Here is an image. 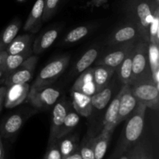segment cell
Segmentation results:
<instances>
[{
	"instance_id": "1",
	"label": "cell",
	"mask_w": 159,
	"mask_h": 159,
	"mask_svg": "<svg viewBox=\"0 0 159 159\" xmlns=\"http://www.w3.org/2000/svg\"><path fill=\"white\" fill-rule=\"evenodd\" d=\"M146 110L147 107L145 105L141 102L137 103L134 110L127 119L117 147L110 159H118L139 141L144 129Z\"/></svg>"
},
{
	"instance_id": "2",
	"label": "cell",
	"mask_w": 159,
	"mask_h": 159,
	"mask_svg": "<svg viewBox=\"0 0 159 159\" xmlns=\"http://www.w3.org/2000/svg\"><path fill=\"white\" fill-rule=\"evenodd\" d=\"M158 6L155 0H127L126 3L127 16L138 28L140 39L147 43H149V26Z\"/></svg>"
},
{
	"instance_id": "3",
	"label": "cell",
	"mask_w": 159,
	"mask_h": 159,
	"mask_svg": "<svg viewBox=\"0 0 159 159\" xmlns=\"http://www.w3.org/2000/svg\"><path fill=\"white\" fill-rule=\"evenodd\" d=\"M144 80L152 79L148 61V43L140 39L133 49L131 83Z\"/></svg>"
},
{
	"instance_id": "4",
	"label": "cell",
	"mask_w": 159,
	"mask_h": 159,
	"mask_svg": "<svg viewBox=\"0 0 159 159\" xmlns=\"http://www.w3.org/2000/svg\"><path fill=\"white\" fill-rule=\"evenodd\" d=\"M69 56H64L48 63L36 78L30 91L49 86L64 73L69 63Z\"/></svg>"
},
{
	"instance_id": "5",
	"label": "cell",
	"mask_w": 159,
	"mask_h": 159,
	"mask_svg": "<svg viewBox=\"0 0 159 159\" xmlns=\"http://www.w3.org/2000/svg\"><path fill=\"white\" fill-rule=\"evenodd\" d=\"M130 88L137 102L144 104L152 110H158L159 87L153 81L144 80L132 82Z\"/></svg>"
},
{
	"instance_id": "6",
	"label": "cell",
	"mask_w": 159,
	"mask_h": 159,
	"mask_svg": "<svg viewBox=\"0 0 159 159\" xmlns=\"http://www.w3.org/2000/svg\"><path fill=\"white\" fill-rule=\"evenodd\" d=\"M37 60L38 57L37 56L31 55L15 70L5 75L3 79L5 85L8 87L14 84L27 83L28 82H30L34 75Z\"/></svg>"
},
{
	"instance_id": "7",
	"label": "cell",
	"mask_w": 159,
	"mask_h": 159,
	"mask_svg": "<svg viewBox=\"0 0 159 159\" xmlns=\"http://www.w3.org/2000/svg\"><path fill=\"white\" fill-rule=\"evenodd\" d=\"M61 93L52 87L46 86L34 91H30L28 102L38 109H46L54 106L58 100Z\"/></svg>"
},
{
	"instance_id": "8",
	"label": "cell",
	"mask_w": 159,
	"mask_h": 159,
	"mask_svg": "<svg viewBox=\"0 0 159 159\" xmlns=\"http://www.w3.org/2000/svg\"><path fill=\"white\" fill-rule=\"evenodd\" d=\"M134 44L135 41H132L116 45V48L109 51L103 57L99 59L96 61V65H105L116 71L129 51L134 48Z\"/></svg>"
},
{
	"instance_id": "9",
	"label": "cell",
	"mask_w": 159,
	"mask_h": 159,
	"mask_svg": "<svg viewBox=\"0 0 159 159\" xmlns=\"http://www.w3.org/2000/svg\"><path fill=\"white\" fill-rule=\"evenodd\" d=\"M120 92V99L118 114L115 121L116 126L128 118L138 103L136 99L130 91V85L124 84Z\"/></svg>"
},
{
	"instance_id": "10",
	"label": "cell",
	"mask_w": 159,
	"mask_h": 159,
	"mask_svg": "<svg viewBox=\"0 0 159 159\" xmlns=\"http://www.w3.org/2000/svg\"><path fill=\"white\" fill-rule=\"evenodd\" d=\"M30 85L28 83L14 84L6 88L4 105L8 109L20 105L27 98Z\"/></svg>"
},
{
	"instance_id": "11",
	"label": "cell",
	"mask_w": 159,
	"mask_h": 159,
	"mask_svg": "<svg viewBox=\"0 0 159 159\" xmlns=\"http://www.w3.org/2000/svg\"><path fill=\"white\" fill-rule=\"evenodd\" d=\"M138 38L140 39L138 28L134 23L131 22L116 30L110 35L108 40V44L115 47L121 43L136 41Z\"/></svg>"
},
{
	"instance_id": "12",
	"label": "cell",
	"mask_w": 159,
	"mask_h": 159,
	"mask_svg": "<svg viewBox=\"0 0 159 159\" xmlns=\"http://www.w3.org/2000/svg\"><path fill=\"white\" fill-rule=\"evenodd\" d=\"M69 110L68 104L65 99L58 101L54 104V109L52 111V117H51V130L48 143L56 141V137L63 124L65 118Z\"/></svg>"
},
{
	"instance_id": "13",
	"label": "cell",
	"mask_w": 159,
	"mask_h": 159,
	"mask_svg": "<svg viewBox=\"0 0 159 159\" xmlns=\"http://www.w3.org/2000/svg\"><path fill=\"white\" fill-rule=\"evenodd\" d=\"M71 91H76L92 96L96 93V87L93 79V68H89L81 73L73 85Z\"/></svg>"
},
{
	"instance_id": "14",
	"label": "cell",
	"mask_w": 159,
	"mask_h": 159,
	"mask_svg": "<svg viewBox=\"0 0 159 159\" xmlns=\"http://www.w3.org/2000/svg\"><path fill=\"white\" fill-rule=\"evenodd\" d=\"M44 8V0H37L30 12L26 23L23 26L25 31L35 33L41 26L42 17Z\"/></svg>"
},
{
	"instance_id": "15",
	"label": "cell",
	"mask_w": 159,
	"mask_h": 159,
	"mask_svg": "<svg viewBox=\"0 0 159 159\" xmlns=\"http://www.w3.org/2000/svg\"><path fill=\"white\" fill-rule=\"evenodd\" d=\"M72 105L75 110L79 115L85 117H89L93 113V106L91 96L76 91H71Z\"/></svg>"
},
{
	"instance_id": "16",
	"label": "cell",
	"mask_w": 159,
	"mask_h": 159,
	"mask_svg": "<svg viewBox=\"0 0 159 159\" xmlns=\"http://www.w3.org/2000/svg\"><path fill=\"white\" fill-rule=\"evenodd\" d=\"M23 120L20 114H12L6 118L0 127V135L9 139L15 136L21 128Z\"/></svg>"
},
{
	"instance_id": "17",
	"label": "cell",
	"mask_w": 159,
	"mask_h": 159,
	"mask_svg": "<svg viewBox=\"0 0 159 159\" xmlns=\"http://www.w3.org/2000/svg\"><path fill=\"white\" fill-rule=\"evenodd\" d=\"M57 36H58V30L57 29H51L47 30L36 39L33 45V53L35 54H40L43 53L54 43Z\"/></svg>"
},
{
	"instance_id": "18",
	"label": "cell",
	"mask_w": 159,
	"mask_h": 159,
	"mask_svg": "<svg viewBox=\"0 0 159 159\" xmlns=\"http://www.w3.org/2000/svg\"><path fill=\"white\" fill-rule=\"evenodd\" d=\"M115 71L113 68L105 65H96L93 68V79L96 91H99L108 85Z\"/></svg>"
},
{
	"instance_id": "19",
	"label": "cell",
	"mask_w": 159,
	"mask_h": 159,
	"mask_svg": "<svg viewBox=\"0 0 159 159\" xmlns=\"http://www.w3.org/2000/svg\"><path fill=\"white\" fill-rule=\"evenodd\" d=\"M113 131L102 128V131L96 135L94 144L95 159H102L105 156Z\"/></svg>"
},
{
	"instance_id": "20",
	"label": "cell",
	"mask_w": 159,
	"mask_h": 159,
	"mask_svg": "<svg viewBox=\"0 0 159 159\" xmlns=\"http://www.w3.org/2000/svg\"><path fill=\"white\" fill-rule=\"evenodd\" d=\"M33 37L30 34H23L16 37L9 43L6 51L8 54H17L32 48Z\"/></svg>"
},
{
	"instance_id": "21",
	"label": "cell",
	"mask_w": 159,
	"mask_h": 159,
	"mask_svg": "<svg viewBox=\"0 0 159 159\" xmlns=\"http://www.w3.org/2000/svg\"><path fill=\"white\" fill-rule=\"evenodd\" d=\"M120 99V92L117 94V96L112 100L106 112L105 117L103 120V128L107 129L110 130H114L116 128V116L118 114L119 110Z\"/></svg>"
},
{
	"instance_id": "22",
	"label": "cell",
	"mask_w": 159,
	"mask_h": 159,
	"mask_svg": "<svg viewBox=\"0 0 159 159\" xmlns=\"http://www.w3.org/2000/svg\"><path fill=\"white\" fill-rule=\"evenodd\" d=\"M20 28V22L16 20L9 23L0 34V52L6 51L9 43L16 37Z\"/></svg>"
},
{
	"instance_id": "23",
	"label": "cell",
	"mask_w": 159,
	"mask_h": 159,
	"mask_svg": "<svg viewBox=\"0 0 159 159\" xmlns=\"http://www.w3.org/2000/svg\"><path fill=\"white\" fill-rule=\"evenodd\" d=\"M148 61L152 72V81L159 85V51L158 44L148 43Z\"/></svg>"
},
{
	"instance_id": "24",
	"label": "cell",
	"mask_w": 159,
	"mask_h": 159,
	"mask_svg": "<svg viewBox=\"0 0 159 159\" xmlns=\"http://www.w3.org/2000/svg\"><path fill=\"white\" fill-rule=\"evenodd\" d=\"M112 93H113L112 85L110 84L99 91L96 92L91 96L93 108L98 110H101L105 108L111 99Z\"/></svg>"
},
{
	"instance_id": "25",
	"label": "cell",
	"mask_w": 159,
	"mask_h": 159,
	"mask_svg": "<svg viewBox=\"0 0 159 159\" xmlns=\"http://www.w3.org/2000/svg\"><path fill=\"white\" fill-rule=\"evenodd\" d=\"M62 159L65 158L72 154L78 148L79 145V137L76 134L66 135L60 139L57 140Z\"/></svg>"
},
{
	"instance_id": "26",
	"label": "cell",
	"mask_w": 159,
	"mask_h": 159,
	"mask_svg": "<svg viewBox=\"0 0 159 159\" xmlns=\"http://www.w3.org/2000/svg\"><path fill=\"white\" fill-rule=\"evenodd\" d=\"M33 54V50L31 49L27 50L26 51H24L23 53L17 54H8L6 57V62H5L4 66V75L9 74L11 71L15 70L17 67L20 66L26 59L30 57Z\"/></svg>"
},
{
	"instance_id": "27",
	"label": "cell",
	"mask_w": 159,
	"mask_h": 159,
	"mask_svg": "<svg viewBox=\"0 0 159 159\" xmlns=\"http://www.w3.org/2000/svg\"><path fill=\"white\" fill-rule=\"evenodd\" d=\"M79 121H80V115L78 114L75 111L68 110L63 124L56 137V140L60 139L71 133L75 127L79 124Z\"/></svg>"
},
{
	"instance_id": "28",
	"label": "cell",
	"mask_w": 159,
	"mask_h": 159,
	"mask_svg": "<svg viewBox=\"0 0 159 159\" xmlns=\"http://www.w3.org/2000/svg\"><path fill=\"white\" fill-rule=\"evenodd\" d=\"M134 48L129 51L122 63L117 68L120 80L123 84L130 85L132 77V55Z\"/></svg>"
},
{
	"instance_id": "29",
	"label": "cell",
	"mask_w": 159,
	"mask_h": 159,
	"mask_svg": "<svg viewBox=\"0 0 159 159\" xmlns=\"http://www.w3.org/2000/svg\"><path fill=\"white\" fill-rule=\"evenodd\" d=\"M98 55H99V50L96 48H91L88 50L76 63L75 67L76 72L82 73L87 68H90L92 64L96 60Z\"/></svg>"
},
{
	"instance_id": "30",
	"label": "cell",
	"mask_w": 159,
	"mask_h": 159,
	"mask_svg": "<svg viewBox=\"0 0 159 159\" xmlns=\"http://www.w3.org/2000/svg\"><path fill=\"white\" fill-rule=\"evenodd\" d=\"M96 136L93 134H88L82 144L79 145V151L82 159H95L94 144Z\"/></svg>"
},
{
	"instance_id": "31",
	"label": "cell",
	"mask_w": 159,
	"mask_h": 159,
	"mask_svg": "<svg viewBox=\"0 0 159 159\" xmlns=\"http://www.w3.org/2000/svg\"><path fill=\"white\" fill-rule=\"evenodd\" d=\"M89 32V28L86 26H79L71 30L64 39V42L66 43H72L79 41L82 38L86 37Z\"/></svg>"
},
{
	"instance_id": "32",
	"label": "cell",
	"mask_w": 159,
	"mask_h": 159,
	"mask_svg": "<svg viewBox=\"0 0 159 159\" xmlns=\"http://www.w3.org/2000/svg\"><path fill=\"white\" fill-rule=\"evenodd\" d=\"M149 43H159V6L155 9L149 26Z\"/></svg>"
},
{
	"instance_id": "33",
	"label": "cell",
	"mask_w": 159,
	"mask_h": 159,
	"mask_svg": "<svg viewBox=\"0 0 159 159\" xmlns=\"http://www.w3.org/2000/svg\"><path fill=\"white\" fill-rule=\"evenodd\" d=\"M128 152L130 159H147L150 155L146 144L139 141L128 151Z\"/></svg>"
},
{
	"instance_id": "34",
	"label": "cell",
	"mask_w": 159,
	"mask_h": 159,
	"mask_svg": "<svg viewBox=\"0 0 159 159\" xmlns=\"http://www.w3.org/2000/svg\"><path fill=\"white\" fill-rule=\"evenodd\" d=\"M59 1L60 0H44V8H43L42 21H47L52 17L57 10Z\"/></svg>"
},
{
	"instance_id": "35",
	"label": "cell",
	"mask_w": 159,
	"mask_h": 159,
	"mask_svg": "<svg viewBox=\"0 0 159 159\" xmlns=\"http://www.w3.org/2000/svg\"><path fill=\"white\" fill-rule=\"evenodd\" d=\"M43 159H62L57 140L48 143V149Z\"/></svg>"
},
{
	"instance_id": "36",
	"label": "cell",
	"mask_w": 159,
	"mask_h": 159,
	"mask_svg": "<svg viewBox=\"0 0 159 159\" xmlns=\"http://www.w3.org/2000/svg\"><path fill=\"white\" fill-rule=\"evenodd\" d=\"M8 54L6 51H3L0 52V70L4 71L5 62H6V57H7Z\"/></svg>"
},
{
	"instance_id": "37",
	"label": "cell",
	"mask_w": 159,
	"mask_h": 159,
	"mask_svg": "<svg viewBox=\"0 0 159 159\" xmlns=\"http://www.w3.org/2000/svg\"><path fill=\"white\" fill-rule=\"evenodd\" d=\"M6 92V86L0 87V112H1L2 110L3 104H4Z\"/></svg>"
},
{
	"instance_id": "38",
	"label": "cell",
	"mask_w": 159,
	"mask_h": 159,
	"mask_svg": "<svg viewBox=\"0 0 159 159\" xmlns=\"http://www.w3.org/2000/svg\"><path fill=\"white\" fill-rule=\"evenodd\" d=\"M64 159H82L80 151H79V147L72 154H71V155H68V157H66V158Z\"/></svg>"
},
{
	"instance_id": "39",
	"label": "cell",
	"mask_w": 159,
	"mask_h": 159,
	"mask_svg": "<svg viewBox=\"0 0 159 159\" xmlns=\"http://www.w3.org/2000/svg\"><path fill=\"white\" fill-rule=\"evenodd\" d=\"M0 159H5V151L2 141L1 135H0Z\"/></svg>"
},
{
	"instance_id": "40",
	"label": "cell",
	"mask_w": 159,
	"mask_h": 159,
	"mask_svg": "<svg viewBox=\"0 0 159 159\" xmlns=\"http://www.w3.org/2000/svg\"><path fill=\"white\" fill-rule=\"evenodd\" d=\"M106 1L107 0H92V3H93V6H99L103 4L104 2H106Z\"/></svg>"
},
{
	"instance_id": "41",
	"label": "cell",
	"mask_w": 159,
	"mask_h": 159,
	"mask_svg": "<svg viewBox=\"0 0 159 159\" xmlns=\"http://www.w3.org/2000/svg\"><path fill=\"white\" fill-rule=\"evenodd\" d=\"M118 159H130V155H129V152H126L124 155H121Z\"/></svg>"
},
{
	"instance_id": "42",
	"label": "cell",
	"mask_w": 159,
	"mask_h": 159,
	"mask_svg": "<svg viewBox=\"0 0 159 159\" xmlns=\"http://www.w3.org/2000/svg\"><path fill=\"white\" fill-rule=\"evenodd\" d=\"M4 74H5L4 71H2V70H0V79H1L3 75H4Z\"/></svg>"
},
{
	"instance_id": "43",
	"label": "cell",
	"mask_w": 159,
	"mask_h": 159,
	"mask_svg": "<svg viewBox=\"0 0 159 159\" xmlns=\"http://www.w3.org/2000/svg\"><path fill=\"white\" fill-rule=\"evenodd\" d=\"M147 159H155V158H154L153 156H152V155L150 154V155H148V157Z\"/></svg>"
},
{
	"instance_id": "44",
	"label": "cell",
	"mask_w": 159,
	"mask_h": 159,
	"mask_svg": "<svg viewBox=\"0 0 159 159\" xmlns=\"http://www.w3.org/2000/svg\"><path fill=\"white\" fill-rule=\"evenodd\" d=\"M17 2H23V1H25V0H16Z\"/></svg>"
}]
</instances>
